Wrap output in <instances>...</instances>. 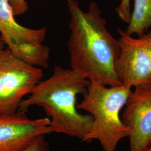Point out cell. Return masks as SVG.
<instances>
[{"label":"cell","mask_w":151,"mask_h":151,"mask_svg":"<svg viewBox=\"0 0 151 151\" xmlns=\"http://www.w3.org/2000/svg\"><path fill=\"white\" fill-rule=\"evenodd\" d=\"M70 14L68 41L70 69L90 82L106 86L123 85L116 71L120 54L118 40L108 31L96 3L87 12L76 0H65Z\"/></svg>","instance_id":"1"},{"label":"cell","mask_w":151,"mask_h":151,"mask_svg":"<svg viewBox=\"0 0 151 151\" xmlns=\"http://www.w3.org/2000/svg\"><path fill=\"white\" fill-rule=\"evenodd\" d=\"M90 81L71 69L60 65L48 79L40 81L23 99L18 111L27 113L32 106L43 108L50 119L52 133H61L82 142L91 129L93 117L78 111L77 96L84 95Z\"/></svg>","instance_id":"2"},{"label":"cell","mask_w":151,"mask_h":151,"mask_svg":"<svg viewBox=\"0 0 151 151\" xmlns=\"http://www.w3.org/2000/svg\"><path fill=\"white\" fill-rule=\"evenodd\" d=\"M132 88L121 85L106 86L90 82L83 99L77 105L93 117L91 129L83 142L96 140L104 151H116L119 142L130 135V130L120 117Z\"/></svg>","instance_id":"3"},{"label":"cell","mask_w":151,"mask_h":151,"mask_svg":"<svg viewBox=\"0 0 151 151\" xmlns=\"http://www.w3.org/2000/svg\"><path fill=\"white\" fill-rule=\"evenodd\" d=\"M8 0H0V35L12 53L30 65L47 68L50 48L44 45L47 30L22 26L15 19Z\"/></svg>","instance_id":"4"},{"label":"cell","mask_w":151,"mask_h":151,"mask_svg":"<svg viewBox=\"0 0 151 151\" xmlns=\"http://www.w3.org/2000/svg\"><path fill=\"white\" fill-rule=\"evenodd\" d=\"M43 77V71L18 58L7 47L0 54V115L16 113L24 97Z\"/></svg>","instance_id":"5"},{"label":"cell","mask_w":151,"mask_h":151,"mask_svg":"<svg viewBox=\"0 0 151 151\" xmlns=\"http://www.w3.org/2000/svg\"><path fill=\"white\" fill-rule=\"evenodd\" d=\"M120 54L116 71L123 85L130 88L151 84V30L134 38L118 30Z\"/></svg>","instance_id":"6"},{"label":"cell","mask_w":151,"mask_h":151,"mask_svg":"<svg viewBox=\"0 0 151 151\" xmlns=\"http://www.w3.org/2000/svg\"><path fill=\"white\" fill-rule=\"evenodd\" d=\"M122 119L130 130V151H144L151 142V84L135 87Z\"/></svg>","instance_id":"7"},{"label":"cell","mask_w":151,"mask_h":151,"mask_svg":"<svg viewBox=\"0 0 151 151\" xmlns=\"http://www.w3.org/2000/svg\"><path fill=\"white\" fill-rule=\"evenodd\" d=\"M17 111L0 115V151H22L40 135L52 133L48 118L29 119Z\"/></svg>","instance_id":"8"},{"label":"cell","mask_w":151,"mask_h":151,"mask_svg":"<svg viewBox=\"0 0 151 151\" xmlns=\"http://www.w3.org/2000/svg\"><path fill=\"white\" fill-rule=\"evenodd\" d=\"M126 32L143 35L151 27V0H134L133 11Z\"/></svg>","instance_id":"9"},{"label":"cell","mask_w":151,"mask_h":151,"mask_svg":"<svg viewBox=\"0 0 151 151\" xmlns=\"http://www.w3.org/2000/svg\"><path fill=\"white\" fill-rule=\"evenodd\" d=\"M22 151H50L45 135H40Z\"/></svg>","instance_id":"10"},{"label":"cell","mask_w":151,"mask_h":151,"mask_svg":"<svg viewBox=\"0 0 151 151\" xmlns=\"http://www.w3.org/2000/svg\"><path fill=\"white\" fill-rule=\"evenodd\" d=\"M116 11L119 18L128 24L131 15L130 0H121L120 5L116 8Z\"/></svg>","instance_id":"11"},{"label":"cell","mask_w":151,"mask_h":151,"mask_svg":"<svg viewBox=\"0 0 151 151\" xmlns=\"http://www.w3.org/2000/svg\"><path fill=\"white\" fill-rule=\"evenodd\" d=\"M15 16H20L25 14L28 9L26 0H8Z\"/></svg>","instance_id":"12"},{"label":"cell","mask_w":151,"mask_h":151,"mask_svg":"<svg viewBox=\"0 0 151 151\" xmlns=\"http://www.w3.org/2000/svg\"><path fill=\"white\" fill-rule=\"evenodd\" d=\"M5 49V44L2 40L1 37L0 35V54L2 53V52Z\"/></svg>","instance_id":"13"},{"label":"cell","mask_w":151,"mask_h":151,"mask_svg":"<svg viewBox=\"0 0 151 151\" xmlns=\"http://www.w3.org/2000/svg\"><path fill=\"white\" fill-rule=\"evenodd\" d=\"M144 151H151V142L150 145L146 148V150Z\"/></svg>","instance_id":"14"}]
</instances>
